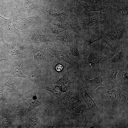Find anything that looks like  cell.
Returning <instances> with one entry per match:
<instances>
[{
    "label": "cell",
    "instance_id": "cell-15",
    "mask_svg": "<svg viewBox=\"0 0 128 128\" xmlns=\"http://www.w3.org/2000/svg\"><path fill=\"white\" fill-rule=\"evenodd\" d=\"M88 81L93 86L95 89L102 84L103 81V78L101 76H99L92 79H89Z\"/></svg>",
    "mask_w": 128,
    "mask_h": 128
},
{
    "label": "cell",
    "instance_id": "cell-36",
    "mask_svg": "<svg viewBox=\"0 0 128 128\" xmlns=\"http://www.w3.org/2000/svg\"><path fill=\"white\" fill-rule=\"evenodd\" d=\"M48 0V1H52V0Z\"/></svg>",
    "mask_w": 128,
    "mask_h": 128
},
{
    "label": "cell",
    "instance_id": "cell-11",
    "mask_svg": "<svg viewBox=\"0 0 128 128\" xmlns=\"http://www.w3.org/2000/svg\"><path fill=\"white\" fill-rule=\"evenodd\" d=\"M42 87L43 89L47 90L50 91L57 98L63 102L65 101V97L61 92L55 89L52 85H42Z\"/></svg>",
    "mask_w": 128,
    "mask_h": 128
},
{
    "label": "cell",
    "instance_id": "cell-1",
    "mask_svg": "<svg viewBox=\"0 0 128 128\" xmlns=\"http://www.w3.org/2000/svg\"><path fill=\"white\" fill-rule=\"evenodd\" d=\"M96 92L102 104L106 106L116 107L128 104V97L110 86L98 87Z\"/></svg>",
    "mask_w": 128,
    "mask_h": 128
},
{
    "label": "cell",
    "instance_id": "cell-25",
    "mask_svg": "<svg viewBox=\"0 0 128 128\" xmlns=\"http://www.w3.org/2000/svg\"><path fill=\"white\" fill-rule=\"evenodd\" d=\"M48 13L51 16L55 17L60 16L63 14L61 11L57 10H51Z\"/></svg>",
    "mask_w": 128,
    "mask_h": 128
},
{
    "label": "cell",
    "instance_id": "cell-29",
    "mask_svg": "<svg viewBox=\"0 0 128 128\" xmlns=\"http://www.w3.org/2000/svg\"><path fill=\"white\" fill-rule=\"evenodd\" d=\"M121 77L123 80L128 81V72H123L121 74Z\"/></svg>",
    "mask_w": 128,
    "mask_h": 128
},
{
    "label": "cell",
    "instance_id": "cell-27",
    "mask_svg": "<svg viewBox=\"0 0 128 128\" xmlns=\"http://www.w3.org/2000/svg\"><path fill=\"white\" fill-rule=\"evenodd\" d=\"M117 11L119 14L122 15H126L128 14V10L127 9H119L117 10Z\"/></svg>",
    "mask_w": 128,
    "mask_h": 128
},
{
    "label": "cell",
    "instance_id": "cell-18",
    "mask_svg": "<svg viewBox=\"0 0 128 128\" xmlns=\"http://www.w3.org/2000/svg\"><path fill=\"white\" fill-rule=\"evenodd\" d=\"M100 46L102 48L105 49L111 52H114V50L113 46L107 41L103 39L100 44Z\"/></svg>",
    "mask_w": 128,
    "mask_h": 128
},
{
    "label": "cell",
    "instance_id": "cell-30",
    "mask_svg": "<svg viewBox=\"0 0 128 128\" xmlns=\"http://www.w3.org/2000/svg\"><path fill=\"white\" fill-rule=\"evenodd\" d=\"M3 121L4 124L5 125H8L9 123V121L7 117H4L3 119Z\"/></svg>",
    "mask_w": 128,
    "mask_h": 128
},
{
    "label": "cell",
    "instance_id": "cell-26",
    "mask_svg": "<svg viewBox=\"0 0 128 128\" xmlns=\"http://www.w3.org/2000/svg\"><path fill=\"white\" fill-rule=\"evenodd\" d=\"M53 24L64 29H67L66 24L62 22L56 23Z\"/></svg>",
    "mask_w": 128,
    "mask_h": 128
},
{
    "label": "cell",
    "instance_id": "cell-9",
    "mask_svg": "<svg viewBox=\"0 0 128 128\" xmlns=\"http://www.w3.org/2000/svg\"><path fill=\"white\" fill-rule=\"evenodd\" d=\"M99 19L98 16L91 17L81 21L80 23L79 26L81 28H87L99 22Z\"/></svg>",
    "mask_w": 128,
    "mask_h": 128
},
{
    "label": "cell",
    "instance_id": "cell-16",
    "mask_svg": "<svg viewBox=\"0 0 128 128\" xmlns=\"http://www.w3.org/2000/svg\"><path fill=\"white\" fill-rule=\"evenodd\" d=\"M111 34L114 39L119 40L122 38L123 35V32L121 29L115 28L111 31Z\"/></svg>",
    "mask_w": 128,
    "mask_h": 128
},
{
    "label": "cell",
    "instance_id": "cell-23",
    "mask_svg": "<svg viewBox=\"0 0 128 128\" xmlns=\"http://www.w3.org/2000/svg\"><path fill=\"white\" fill-rule=\"evenodd\" d=\"M70 50L71 53L73 56L75 57H79V51L75 44H73L71 45L70 47Z\"/></svg>",
    "mask_w": 128,
    "mask_h": 128
},
{
    "label": "cell",
    "instance_id": "cell-13",
    "mask_svg": "<svg viewBox=\"0 0 128 128\" xmlns=\"http://www.w3.org/2000/svg\"><path fill=\"white\" fill-rule=\"evenodd\" d=\"M4 43L6 46L8 52L12 55H15L20 53L19 50L16 45L6 41Z\"/></svg>",
    "mask_w": 128,
    "mask_h": 128
},
{
    "label": "cell",
    "instance_id": "cell-21",
    "mask_svg": "<svg viewBox=\"0 0 128 128\" xmlns=\"http://www.w3.org/2000/svg\"><path fill=\"white\" fill-rule=\"evenodd\" d=\"M103 38V37L98 35L94 34L91 35L88 42V46L91 48L92 43Z\"/></svg>",
    "mask_w": 128,
    "mask_h": 128
},
{
    "label": "cell",
    "instance_id": "cell-17",
    "mask_svg": "<svg viewBox=\"0 0 128 128\" xmlns=\"http://www.w3.org/2000/svg\"><path fill=\"white\" fill-rule=\"evenodd\" d=\"M27 101L30 104L29 109V111H31L38 107L40 106L41 105V102L37 99H30L27 100Z\"/></svg>",
    "mask_w": 128,
    "mask_h": 128
},
{
    "label": "cell",
    "instance_id": "cell-4",
    "mask_svg": "<svg viewBox=\"0 0 128 128\" xmlns=\"http://www.w3.org/2000/svg\"><path fill=\"white\" fill-rule=\"evenodd\" d=\"M48 50L50 54L58 58L59 61H64L73 67L76 66L77 62L72 60L68 55L63 51L55 47H50Z\"/></svg>",
    "mask_w": 128,
    "mask_h": 128
},
{
    "label": "cell",
    "instance_id": "cell-24",
    "mask_svg": "<svg viewBox=\"0 0 128 128\" xmlns=\"http://www.w3.org/2000/svg\"><path fill=\"white\" fill-rule=\"evenodd\" d=\"M68 78L67 75H66L61 78L58 82V84L61 85H64L68 82Z\"/></svg>",
    "mask_w": 128,
    "mask_h": 128
},
{
    "label": "cell",
    "instance_id": "cell-14",
    "mask_svg": "<svg viewBox=\"0 0 128 128\" xmlns=\"http://www.w3.org/2000/svg\"><path fill=\"white\" fill-rule=\"evenodd\" d=\"M100 60L99 58L96 57L93 53H91L88 57L87 63L91 68L93 65L99 64Z\"/></svg>",
    "mask_w": 128,
    "mask_h": 128
},
{
    "label": "cell",
    "instance_id": "cell-10",
    "mask_svg": "<svg viewBox=\"0 0 128 128\" xmlns=\"http://www.w3.org/2000/svg\"><path fill=\"white\" fill-rule=\"evenodd\" d=\"M80 4L85 8L87 12L92 11H105L106 7L103 6L96 5L86 3L80 2Z\"/></svg>",
    "mask_w": 128,
    "mask_h": 128
},
{
    "label": "cell",
    "instance_id": "cell-19",
    "mask_svg": "<svg viewBox=\"0 0 128 128\" xmlns=\"http://www.w3.org/2000/svg\"><path fill=\"white\" fill-rule=\"evenodd\" d=\"M56 38L58 40L63 42H68L70 39V36L68 34L62 33L56 36Z\"/></svg>",
    "mask_w": 128,
    "mask_h": 128
},
{
    "label": "cell",
    "instance_id": "cell-32",
    "mask_svg": "<svg viewBox=\"0 0 128 128\" xmlns=\"http://www.w3.org/2000/svg\"><path fill=\"white\" fill-rule=\"evenodd\" d=\"M56 87H59L61 90L63 91H65L66 90V86L64 85H61L56 86Z\"/></svg>",
    "mask_w": 128,
    "mask_h": 128
},
{
    "label": "cell",
    "instance_id": "cell-22",
    "mask_svg": "<svg viewBox=\"0 0 128 128\" xmlns=\"http://www.w3.org/2000/svg\"><path fill=\"white\" fill-rule=\"evenodd\" d=\"M119 70L117 69H112L110 70V78L111 79L117 83V81L116 76Z\"/></svg>",
    "mask_w": 128,
    "mask_h": 128
},
{
    "label": "cell",
    "instance_id": "cell-5",
    "mask_svg": "<svg viewBox=\"0 0 128 128\" xmlns=\"http://www.w3.org/2000/svg\"><path fill=\"white\" fill-rule=\"evenodd\" d=\"M81 95L82 97L85 102L88 109L92 114H97L101 112V110L84 88L82 89Z\"/></svg>",
    "mask_w": 128,
    "mask_h": 128
},
{
    "label": "cell",
    "instance_id": "cell-34",
    "mask_svg": "<svg viewBox=\"0 0 128 128\" xmlns=\"http://www.w3.org/2000/svg\"><path fill=\"white\" fill-rule=\"evenodd\" d=\"M96 125L95 124H92L91 123V124H89L88 125V128H98V126H97V125Z\"/></svg>",
    "mask_w": 128,
    "mask_h": 128
},
{
    "label": "cell",
    "instance_id": "cell-31",
    "mask_svg": "<svg viewBox=\"0 0 128 128\" xmlns=\"http://www.w3.org/2000/svg\"><path fill=\"white\" fill-rule=\"evenodd\" d=\"M63 66L60 64H56L55 66V68L56 70L58 71H60L62 69Z\"/></svg>",
    "mask_w": 128,
    "mask_h": 128
},
{
    "label": "cell",
    "instance_id": "cell-37",
    "mask_svg": "<svg viewBox=\"0 0 128 128\" xmlns=\"http://www.w3.org/2000/svg\"><path fill=\"white\" fill-rule=\"evenodd\" d=\"M96 0V1H99L100 0Z\"/></svg>",
    "mask_w": 128,
    "mask_h": 128
},
{
    "label": "cell",
    "instance_id": "cell-2",
    "mask_svg": "<svg viewBox=\"0 0 128 128\" xmlns=\"http://www.w3.org/2000/svg\"><path fill=\"white\" fill-rule=\"evenodd\" d=\"M15 1L16 7L13 10L20 14L29 15L31 10L35 8L32 0H15Z\"/></svg>",
    "mask_w": 128,
    "mask_h": 128
},
{
    "label": "cell",
    "instance_id": "cell-12",
    "mask_svg": "<svg viewBox=\"0 0 128 128\" xmlns=\"http://www.w3.org/2000/svg\"><path fill=\"white\" fill-rule=\"evenodd\" d=\"M21 64H14L10 70V73L14 77L26 78L28 77L24 74L21 71Z\"/></svg>",
    "mask_w": 128,
    "mask_h": 128
},
{
    "label": "cell",
    "instance_id": "cell-20",
    "mask_svg": "<svg viewBox=\"0 0 128 128\" xmlns=\"http://www.w3.org/2000/svg\"><path fill=\"white\" fill-rule=\"evenodd\" d=\"M123 52L121 50L112 58L111 61L112 63H115L119 62L123 59Z\"/></svg>",
    "mask_w": 128,
    "mask_h": 128
},
{
    "label": "cell",
    "instance_id": "cell-35",
    "mask_svg": "<svg viewBox=\"0 0 128 128\" xmlns=\"http://www.w3.org/2000/svg\"><path fill=\"white\" fill-rule=\"evenodd\" d=\"M1 89L0 88V99L3 98V93Z\"/></svg>",
    "mask_w": 128,
    "mask_h": 128
},
{
    "label": "cell",
    "instance_id": "cell-6",
    "mask_svg": "<svg viewBox=\"0 0 128 128\" xmlns=\"http://www.w3.org/2000/svg\"><path fill=\"white\" fill-rule=\"evenodd\" d=\"M15 25L10 20L5 18L0 15V32L3 31L5 32L14 33L21 31L15 28Z\"/></svg>",
    "mask_w": 128,
    "mask_h": 128
},
{
    "label": "cell",
    "instance_id": "cell-33",
    "mask_svg": "<svg viewBox=\"0 0 128 128\" xmlns=\"http://www.w3.org/2000/svg\"><path fill=\"white\" fill-rule=\"evenodd\" d=\"M37 120L35 118H33L31 119V122L32 123V124H33L35 126L37 123Z\"/></svg>",
    "mask_w": 128,
    "mask_h": 128
},
{
    "label": "cell",
    "instance_id": "cell-7",
    "mask_svg": "<svg viewBox=\"0 0 128 128\" xmlns=\"http://www.w3.org/2000/svg\"><path fill=\"white\" fill-rule=\"evenodd\" d=\"M30 40L31 42L39 43L46 41L53 42L43 34L40 29H36L32 31L30 35Z\"/></svg>",
    "mask_w": 128,
    "mask_h": 128
},
{
    "label": "cell",
    "instance_id": "cell-28",
    "mask_svg": "<svg viewBox=\"0 0 128 128\" xmlns=\"http://www.w3.org/2000/svg\"><path fill=\"white\" fill-rule=\"evenodd\" d=\"M51 27L53 32L56 34H58L62 32L60 29L56 27L52 26Z\"/></svg>",
    "mask_w": 128,
    "mask_h": 128
},
{
    "label": "cell",
    "instance_id": "cell-8",
    "mask_svg": "<svg viewBox=\"0 0 128 128\" xmlns=\"http://www.w3.org/2000/svg\"><path fill=\"white\" fill-rule=\"evenodd\" d=\"M27 48L30 50L33 54L34 59L31 62L33 61H42L47 60V55L44 53L40 51L35 49L30 46Z\"/></svg>",
    "mask_w": 128,
    "mask_h": 128
},
{
    "label": "cell",
    "instance_id": "cell-3",
    "mask_svg": "<svg viewBox=\"0 0 128 128\" xmlns=\"http://www.w3.org/2000/svg\"><path fill=\"white\" fill-rule=\"evenodd\" d=\"M13 19L19 25L21 30L26 31L33 24L37 23V17L25 16L17 14L14 16Z\"/></svg>",
    "mask_w": 128,
    "mask_h": 128
}]
</instances>
